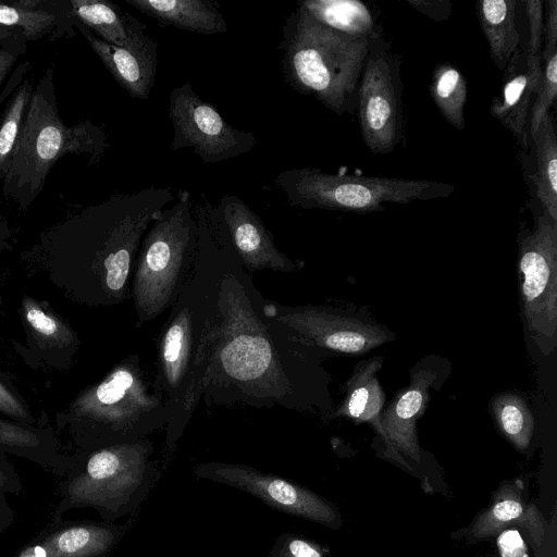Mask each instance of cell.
<instances>
[{
  "label": "cell",
  "mask_w": 557,
  "mask_h": 557,
  "mask_svg": "<svg viewBox=\"0 0 557 557\" xmlns=\"http://www.w3.org/2000/svg\"><path fill=\"white\" fill-rule=\"evenodd\" d=\"M557 52V0L544 1L542 61Z\"/></svg>",
  "instance_id": "obj_35"
},
{
  "label": "cell",
  "mask_w": 557,
  "mask_h": 557,
  "mask_svg": "<svg viewBox=\"0 0 557 557\" xmlns=\"http://www.w3.org/2000/svg\"><path fill=\"white\" fill-rule=\"evenodd\" d=\"M70 1H0V41L23 37L27 41L61 37L74 26Z\"/></svg>",
  "instance_id": "obj_18"
},
{
  "label": "cell",
  "mask_w": 557,
  "mask_h": 557,
  "mask_svg": "<svg viewBox=\"0 0 557 557\" xmlns=\"http://www.w3.org/2000/svg\"><path fill=\"white\" fill-rule=\"evenodd\" d=\"M22 312L27 333L40 349L47 352H70L71 348H77L78 339L71 327L36 300L24 297Z\"/></svg>",
  "instance_id": "obj_27"
},
{
  "label": "cell",
  "mask_w": 557,
  "mask_h": 557,
  "mask_svg": "<svg viewBox=\"0 0 557 557\" xmlns=\"http://www.w3.org/2000/svg\"><path fill=\"white\" fill-rule=\"evenodd\" d=\"M413 9L435 21H445L451 14L453 5L448 0H408Z\"/></svg>",
  "instance_id": "obj_38"
},
{
  "label": "cell",
  "mask_w": 557,
  "mask_h": 557,
  "mask_svg": "<svg viewBox=\"0 0 557 557\" xmlns=\"http://www.w3.org/2000/svg\"><path fill=\"white\" fill-rule=\"evenodd\" d=\"M33 90L34 77L25 76L12 95L0 120V184L8 173Z\"/></svg>",
  "instance_id": "obj_30"
},
{
  "label": "cell",
  "mask_w": 557,
  "mask_h": 557,
  "mask_svg": "<svg viewBox=\"0 0 557 557\" xmlns=\"http://www.w3.org/2000/svg\"><path fill=\"white\" fill-rule=\"evenodd\" d=\"M0 412L10 416L22 423H30L33 417L20 399L0 382Z\"/></svg>",
  "instance_id": "obj_37"
},
{
  "label": "cell",
  "mask_w": 557,
  "mask_h": 557,
  "mask_svg": "<svg viewBox=\"0 0 557 557\" xmlns=\"http://www.w3.org/2000/svg\"><path fill=\"white\" fill-rule=\"evenodd\" d=\"M535 148L536 171L533 177L543 210L557 222V137L550 112L531 136Z\"/></svg>",
  "instance_id": "obj_26"
},
{
  "label": "cell",
  "mask_w": 557,
  "mask_h": 557,
  "mask_svg": "<svg viewBox=\"0 0 557 557\" xmlns=\"http://www.w3.org/2000/svg\"><path fill=\"white\" fill-rule=\"evenodd\" d=\"M125 531V527L79 524L25 548L18 557H100Z\"/></svg>",
  "instance_id": "obj_22"
},
{
  "label": "cell",
  "mask_w": 557,
  "mask_h": 557,
  "mask_svg": "<svg viewBox=\"0 0 557 557\" xmlns=\"http://www.w3.org/2000/svg\"><path fill=\"white\" fill-rule=\"evenodd\" d=\"M382 362V357H371L356 366L344 385V398L335 414L356 422H369L384 438L381 414L385 395L376 376Z\"/></svg>",
  "instance_id": "obj_23"
},
{
  "label": "cell",
  "mask_w": 557,
  "mask_h": 557,
  "mask_svg": "<svg viewBox=\"0 0 557 557\" xmlns=\"http://www.w3.org/2000/svg\"><path fill=\"white\" fill-rule=\"evenodd\" d=\"M157 339L156 387L170 408L165 449L170 456L201 399V384L216 341L213 276L197 240L190 274Z\"/></svg>",
  "instance_id": "obj_3"
},
{
  "label": "cell",
  "mask_w": 557,
  "mask_h": 557,
  "mask_svg": "<svg viewBox=\"0 0 557 557\" xmlns=\"http://www.w3.org/2000/svg\"><path fill=\"white\" fill-rule=\"evenodd\" d=\"M370 39L334 30L298 3L282 28L283 78L292 89L314 97L335 114H355Z\"/></svg>",
  "instance_id": "obj_4"
},
{
  "label": "cell",
  "mask_w": 557,
  "mask_h": 557,
  "mask_svg": "<svg viewBox=\"0 0 557 557\" xmlns=\"http://www.w3.org/2000/svg\"><path fill=\"white\" fill-rule=\"evenodd\" d=\"M71 417L100 447L147 438L165 429L170 408L137 355L120 361L72 403Z\"/></svg>",
  "instance_id": "obj_7"
},
{
  "label": "cell",
  "mask_w": 557,
  "mask_h": 557,
  "mask_svg": "<svg viewBox=\"0 0 557 557\" xmlns=\"http://www.w3.org/2000/svg\"><path fill=\"white\" fill-rule=\"evenodd\" d=\"M274 184L294 207L347 212L382 211L387 202L447 198L455 191V185L445 182L354 176L310 168L285 170Z\"/></svg>",
  "instance_id": "obj_8"
},
{
  "label": "cell",
  "mask_w": 557,
  "mask_h": 557,
  "mask_svg": "<svg viewBox=\"0 0 557 557\" xmlns=\"http://www.w3.org/2000/svg\"><path fill=\"white\" fill-rule=\"evenodd\" d=\"M522 312L530 337L544 356L557 344V222L546 211L519 240Z\"/></svg>",
  "instance_id": "obj_10"
},
{
  "label": "cell",
  "mask_w": 557,
  "mask_h": 557,
  "mask_svg": "<svg viewBox=\"0 0 557 557\" xmlns=\"http://www.w3.org/2000/svg\"><path fill=\"white\" fill-rule=\"evenodd\" d=\"M198 225L188 190L149 224L135 260L131 296L137 326L172 307L187 281L197 251Z\"/></svg>",
  "instance_id": "obj_6"
},
{
  "label": "cell",
  "mask_w": 557,
  "mask_h": 557,
  "mask_svg": "<svg viewBox=\"0 0 557 557\" xmlns=\"http://www.w3.org/2000/svg\"><path fill=\"white\" fill-rule=\"evenodd\" d=\"M270 557H323L320 548L309 540L285 532L275 540Z\"/></svg>",
  "instance_id": "obj_32"
},
{
  "label": "cell",
  "mask_w": 557,
  "mask_h": 557,
  "mask_svg": "<svg viewBox=\"0 0 557 557\" xmlns=\"http://www.w3.org/2000/svg\"><path fill=\"white\" fill-rule=\"evenodd\" d=\"M503 85L493 98L490 114L528 146L529 116L543 76V61L531 60L518 49L503 71Z\"/></svg>",
  "instance_id": "obj_16"
},
{
  "label": "cell",
  "mask_w": 557,
  "mask_h": 557,
  "mask_svg": "<svg viewBox=\"0 0 557 557\" xmlns=\"http://www.w3.org/2000/svg\"><path fill=\"white\" fill-rule=\"evenodd\" d=\"M557 97V52L543 61V76L529 116V136L537 129L544 116L549 113Z\"/></svg>",
  "instance_id": "obj_31"
},
{
  "label": "cell",
  "mask_w": 557,
  "mask_h": 557,
  "mask_svg": "<svg viewBox=\"0 0 557 557\" xmlns=\"http://www.w3.org/2000/svg\"><path fill=\"white\" fill-rule=\"evenodd\" d=\"M429 89L434 104L446 122L458 131H463L468 87L462 73L449 63H441L433 70Z\"/></svg>",
  "instance_id": "obj_28"
},
{
  "label": "cell",
  "mask_w": 557,
  "mask_h": 557,
  "mask_svg": "<svg viewBox=\"0 0 557 557\" xmlns=\"http://www.w3.org/2000/svg\"><path fill=\"white\" fill-rule=\"evenodd\" d=\"M193 207L212 270L216 315V341L201 398L218 405L301 410L307 406L312 350L264 315L265 298L234 251L218 205L201 196Z\"/></svg>",
  "instance_id": "obj_1"
},
{
  "label": "cell",
  "mask_w": 557,
  "mask_h": 557,
  "mask_svg": "<svg viewBox=\"0 0 557 557\" xmlns=\"http://www.w3.org/2000/svg\"><path fill=\"white\" fill-rule=\"evenodd\" d=\"M158 23L202 35L226 33L227 23L211 0H125Z\"/></svg>",
  "instance_id": "obj_21"
},
{
  "label": "cell",
  "mask_w": 557,
  "mask_h": 557,
  "mask_svg": "<svg viewBox=\"0 0 557 557\" xmlns=\"http://www.w3.org/2000/svg\"><path fill=\"white\" fill-rule=\"evenodd\" d=\"M263 312L290 339L312 351L361 355L393 338L375 322L327 306H287L265 299Z\"/></svg>",
  "instance_id": "obj_12"
},
{
  "label": "cell",
  "mask_w": 557,
  "mask_h": 557,
  "mask_svg": "<svg viewBox=\"0 0 557 557\" xmlns=\"http://www.w3.org/2000/svg\"><path fill=\"white\" fill-rule=\"evenodd\" d=\"M71 14L100 39L119 47L141 46L152 38L146 25L111 1L69 0Z\"/></svg>",
  "instance_id": "obj_20"
},
{
  "label": "cell",
  "mask_w": 557,
  "mask_h": 557,
  "mask_svg": "<svg viewBox=\"0 0 557 557\" xmlns=\"http://www.w3.org/2000/svg\"><path fill=\"white\" fill-rule=\"evenodd\" d=\"M498 543L503 557H521L523 554V542L517 531L503 533Z\"/></svg>",
  "instance_id": "obj_39"
},
{
  "label": "cell",
  "mask_w": 557,
  "mask_h": 557,
  "mask_svg": "<svg viewBox=\"0 0 557 557\" xmlns=\"http://www.w3.org/2000/svg\"><path fill=\"white\" fill-rule=\"evenodd\" d=\"M400 58L383 34L370 39L358 88L357 115L362 140L377 154L392 152L403 139Z\"/></svg>",
  "instance_id": "obj_11"
},
{
  "label": "cell",
  "mask_w": 557,
  "mask_h": 557,
  "mask_svg": "<svg viewBox=\"0 0 557 557\" xmlns=\"http://www.w3.org/2000/svg\"><path fill=\"white\" fill-rule=\"evenodd\" d=\"M39 444L40 438L34 430L0 419V445L26 449Z\"/></svg>",
  "instance_id": "obj_34"
},
{
  "label": "cell",
  "mask_w": 557,
  "mask_h": 557,
  "mask_svg": "<svg viewBox=\"0 0 557 557\" xmlns=\"http://www.w3.org/2000/svg\"><path fill=\"white\" fill-rule=\"evenodd\" d=\"M174 199L171 187L112 194L46 230L35 255L71 299L91 307L123 304L132 299L141 239L154 215Z\"/></svg>",
  "instance_id": "obj_2"
},
{
  "label": "cell",
  "mask_w": 557,
  "mask_h": 557,
  "mask_svg": "<svg viewBox=\"0 0 557 557\" xmlns=\"http://www.w3.org/2000/svg\"><path fill=\"white\" fill-rule=\"evenodd\" d=\"M194 474L234 487L262 500L269 507L295 517L331 525L336 520L333 507L308 488L275 474L243 463L208 461L194 467Z\"/></svg>",
  "instance_id": "obj_14"
},
{
  "label": "cell",
  "mask_w": 557,
  "mask_h": 557,
  "mask_svg": "<svg viewBox=\"0 0 557 557\" xmlns=\"http://www.w3.org/2000/svg\"><path fill=\"white\" fill-rule=\"evenodd\" d=\"M74 26L87 40L116 83L135 99L147 100L154 84L158 42L151 39L141 46L119 47L109 44L82 23Z\"/></svg>",
  "instance_id": "obj_17"
},
{
  "label": "cell",
  "mask_w": 557,
  "mask_h": 557,
  "mask_svg": "<svg viewBox=\"0 0 557 557\" xmlns=\"http://www.w3.org/2000/svg\"><path fill=\"white\" fill-rule=\"evenodd\" d=\"M491 410L504 435L517 447H528L534 419L524 398L513 392L499 393L492 399Z\"/></svg>",
  "instance_id": "obj_29"
},
{
  "label": "cell",
  "mask_w": 557,
  "mask_h": 557,
  "mask_svg": "<svg viewBox=\"0 0 557 557\" xmlns=\"http://www.w3.org/2000/svg\"><path fill=\"white\" fill-rule=\"evenodd\" d=\"M54 64L34 86L8 173L1 184L3 197L26 211L41 193L55 162L65 154L87 153L98 162L109 141L91 121L66 125L59 115L54 92Z\"/></svg>",
  "instance_id": "obj_5"
},
{
  "label": "cell",
  "mask_w": 557,
  "mask_h": 557,
  "mask_svg": "<svg viewBox=\"0 0 557 557\" xmlns=\"http://www.w3.org/2000/svg\"><path fill=\"white\" fill-rule=\"evenodd\" d=\"M522 508L519 503L515 500H504L498 503L494 509L493 515L499 521H509L519 517Z\"/></svg>",
  "instance_id": "obj_40"
},
{
  "label": "cell",
  "mask_w": 557,
  "mask_h": 557,
  "mask_svg": "<svg viewBox=\"0 0 557 557\" xmlns=\"http://www.w3.org/2000/svg\"><path fill=\"white\" fill-rule=\"evenodd\" d=\"M475 11L491 58L503 72L520 45L516 25L517 1L483 0L476 2Z\"/></svg>",
  "instance_id": "obj_24"
},
{
  "label": "cell",
  "mask_w": 557,
  "mask_h": 557,
  "mask_svg": "<svg viewBox=\"0 0 557 557\" xmlns=\"http://www.w3.org/2000/svg\"><path fill=\"white\" fill-rule=\"evenodd\" d=\"M169 117L174 131L171 149L191 148L207 164L239 157L257 145L253 133L228 124L188 82L170 92Z\"/></svg>",
  "instance_id": "obj_13"
},
{
  "label": "cell",
  "mask_w": 557,
  "mask_h": 557,
  "mask_svg": "<svg viewBox=\"0 0 557 557\" xmlns=\"http://www.w3.org/2000/svg\"><path fill=\"white\" fill-rule=\"evenodd\" d=\"M218 208L233 249L248 273L261 270L293 273L302 269V261L290 259L277 248L272 233L243 199L223 195Z\"/></svg>",
  "instance_id": "obj_15"
},
{
  "label": "cell",
  "mask_w": 557,
  "mask_h": 557,
  "mask_svg": "<svg viewBox=\"0 0 557 557\" xmlns=\"http://www.w3.org/2000/svg\"><path fill=\"white\" fill-rule=\"evenodd\" d=\"M28 41L20 36L0 41V86L10 73L17 58L25 52Z\"/></svg>",
  "instance_id": "obj_36"
},
{
  "label": "cell",
  "mask_w": 557,
  "mask_h": 557,
  "mask_svg": "<svg viewBox=\"0 0 557 557\" xmlns=\"http://www.w3.org/2000/svg\"><path fill=\"white\" fill-rule=\"evenodd\" d=\"M153 451V444L148 437L99 447L71 482V502L95 507L107 519H117L135 511L158 479Z\"/></svg>",
  "instance_id": "obj_9"
},
{
  "label": "cell",
  "mask_w": 557,
  "mask_h": 557,
  "mask_svg": "<svg viewBox=\"0 0 557 557\" xmlns=\"http://www.w3.org/2000/svg\"><path fill=\"white\" fill-rule=\"evenodd\" d=\"M435 374L420 371L412 375L408 387L399 392L392 403L382 410L381 425L388 447L396 448L411 457L418 456L417 422L424 413L429 389Z\"/></svg>",
  "instance_id": "obj_19"
},
{
  "label": "cell",
  "mask_w": 557,
  "mask_h": 557,
  "mask_svg": "<svg viewBox=\"0 0 557 557\" xmlns=\"http://www.w3.org/2000/svg\"><path fill=\"white\" fill-rule=\"evenodd\" d=\"M525 13L529 20L530 39L525 50L529 59L542 60L543 28H544V1H523Z\"/></svg>",
  "instance_id": "obj_33"
},
{
  "label": "cell",
  "mask_w": 557,
  "mask_h": 557,
  "mask_svg": "<svg viewBox=\"0 0 557 557\" xmlns=\"http://www.w3.org/2000/svg\"><path fill=\"white\" fill-rule=\"evenodd\" d=\"M10 237L9 224L5 220L0 221V252L8 247V239Z\"/></svg>",
  "instance_id": "obj_41"
},
{
  "label": "cell",
  "mask_w": 557,
  "mask_h": 557,
  "mask_svg": "<svg viewBox=\"0 0 557 557\" xmlns=\"http://www.w3.org/2000/svg\"><path fill=\"white\" fill-rule=\"evenodd\" d=\"M314 20L339 33L372 38L382 30L369 8L358 0H305L298 2Z\"/></svg>",
  "instance_id": "obj_25"
}]
</instances>
